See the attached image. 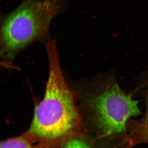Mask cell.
Wrapping results in <instances>:
<instances>
[{
	"label": "cell",
	"mask_w": 148,
	"mask_h": 148,
	"mask_svg": "<svg viewBox=\"0 0 148 148\" xmlns=\"http://www.w3.org/2000/svg\"><path fill=\"white\" fill-rule=\"evenodd\" d=\"M49 75L44 97L35 109L28 135L43 144L66 138L80 123L79 112L65 79L56 43H46Z\"/></svg>",
	"instance_id": "6da1fadb"
},
{
	"label": "cell",
	"mask_w": 148,
	"mask_h": 148,
	"mask_svg": "<svg viewBox=\"0 0 148 148\" xmlns=\"http://www.w3.org/2000/svg\"><path fill=\"white\" fill-rule=\"evenodd\" d=\"M68 0H23L3 17L1 53L10 58L32 43L48 41L52 20L65 10Z\"/></svg>",
	"instance_id": "7a4b0ae2"
},
{
	"label": "cell",
	"mask_w": 148,
	"mask_h": 148,
	"mask_svg": "<svg viewBox=\"0 0 148 148\" xmlns=\"http://www.w3.org/2000/svg\"><path fill=\"white\" fill-rule=\"evenodd\" d=\"M84 105L88 119L104 135L125 132L128 120L141 114L138 101L121 88L111 73L99 77L91 85Z\"/></svg>",
	"instance_id": "3957f363"
},
{
	"label": "cell",
	"mask_w": 148,
	"mask_h": 148,
	"mask_svg": "<svg viewBox=\"0 0 148 148\" xmlns=\"http://www.w3.org/2000/svg\"><path fill=\"white\" fill-rule=\"evenodd\" d=\"M126 129L129 132L127 139L130 146L148 143V124L130 119Z\"/></svg>",
	"instance_id": "277c9868"
},
{
	"label": "cell",
	"mask_w": 148,
	"mask_h": 148,
	"mask_svg": "<svg viewBox=\"0 0 148 148\" xmlns=\"http://www.w3.org/2000/svg\"><path fill=\"white\" fill-rule=\"evenodd\" d=\"M0 148H32L27 139L22 137L12 138L4 141Z\"/></svg>",
	"instance_id": "5b68a950"
},
{
	"label": "cell",
	"mask_w": 148,
	"mask_h": 148,
	"mask_svg": "<svg viewBox=\"0 0 148 148\" xmlns=\"http://www.w3.org/2000/svg\"><path fill=\"white\" fill-rule=\"evenodd\" d=\"M61 148H92L82 136H76L70 138L64 143Z\"/></svg>",
	"instance_id": "8992f818"
},
{
	"label": "cell",
	"mask_w": 148,
	"mask_h": 148,
	"mask_svg": "<svg viewBox=\"0 0 148 148\" xmlns=\"http://www.w3.org/2000/svg\"><path fill=\"white\" fill-rule=\"evenodd\" d=\"M140 88L143 90V97L145 99L146 111L144 122L148 124V70L145 73L140 82Z\"/></svg>",
	"instance_id": "52a82bcc"
}]
</instances>
